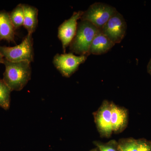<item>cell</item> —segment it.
I'll return each mask as SVG.
<instances>
[{
	"label": "cell",
	"mask_w": 151,
	"mask_h": 151,
	"mask_svg": "<svg viewBox=\"0 0 151 151\" xmlns=\"http://www.w3.org/2000/svg\"><path fill=\"white\" fill-rule=\"evenodd\" d=\"M84 12H75L70 18L66 20L59 26L58 28V36L62 43L63 50L65 53L66 48L70 45L75 36L77 29L78 20L81 19Z\"/></svg>",
	"instance_id": "8"
},
{
	"label": "cell",
	"mask_w": 151,
	"mask_h": 151,
	"mask_svg": "<svg viewBox=\"0 0 151 151\" xmlns=\"http://www.w3.org/2000/svg\"><path fill=\"white\" fill-rule=\"evenodd\" d=\"M93 144L99 151H118V142L112 139L107 142H102L99 141H94Z\"/></svg>",
	"instance_id": "16"
},
{
	"label": "cell",
	"mask_w": 151,
	"mask_h": 151,
	"mask_svg": "<svg viewBox=\"0 0 151 151\" xmlns=\"http://www.w3.org/2000/svg\"><path fill=\"white\" fill-rule=\"evenodd\" d=\"M10 18L15 29L24 24V10L22 4H20L9 13Z\"/></svg>",
	"instance_id": "14"
},
{
	"label": "cell",
	"mask_w": 151,
	"mask_h": 151,
	"mask_svg": "<svg viewBox=\"0 0 151 151\" xmlns=\"http://www.w3.org/2000/svg\"><path fill=\"white\" fill-rule=\"evenodd\" d=\"M89 151H99V150H98V148L97 147L94 148H93L92 149V150H90Z\"/></svg>",
	"instance_id": "20"
},
{
	"label": "cell",
	"mask_w": 151,
	"mask_h": 151,
	"mask_svg": "<svg viewBox=\"0 0 151 151\" xmlns=\"http://www.w3.org/2000/svg\"><path fill=\"white\" fill-rule=\"evenodd\" d=\"M115 44L113 43L100 29L94 37L90 45L89 54L99 55L105 54L111 49Z\"/></svg>",
	"instance_id": "10"
},
{
	"label": "cell",
	"mask_w": 151,
	"mask_h": 151,
	"mask_svg": "<svg viewBox=\"0 0 151 151\" xmlns=\"http://www.w3.org/2000/svg\"><path fill=\"white\" fill-rule=\"evenodd\" d=\"M3 63L5 66L3 81L12 91H20L23 89L31 77V63L11 62L4 58Z\"/></svg>",
	"instance_id": "1"
},
{
	"label": "cell",
	"mask_w": 151,
	"mask_h": 151,
	"mask_svg": "<svg viewBox=\"0 0 151 151\" xmlns=\"http://www.w3.org/2000/svg\"><path fill=\"white\" fill-rule=\"evenodd\" d=\"M97 131L102 138L111 137L113 133L111 125V102L103 101L97 111L93 113Z\"/></svg>",
	"instance_id": "7"
},
{
	"label": "cell",
	"mask_w": 151,
	"mask_h": 151,
	"mask_svg": "<svg viewBox=\"0 0 151 151\" xmlns=\"http://www.w3.org/2000/svg\"><path fill=\"white\" fill-rule=\"evenodd\" d=\"M137 151H151V141L145 139H138Z\"/></svg>",
	"instance_id": "17"
},
{
	"label": "cell",
	"mask_w": 151,
	"mask_h": 151,
	"mask_svg": "<svg viewBox=\"0 0 151 151\" xmlns=\"http://www.w3.org/2000/svg\"><path fill=\"white\" fill-rule=\"evenodd\" d=\"M111 125L113 132L122 133L127 127L129 113L126 108L111 102Z\"/></svg>",
	"instance_id": "9"
},
{
	"label": "cell",
	"mask_w": 151,
	"mask_h": 151,
	"mask_svg": "<svg viewBox=\"0 0 151 151\" xmlns=\"http://www.w3.org/2000/svg\"><path fill=\"white\" fill-rule=\"evenodd\" d=\"M119 148L122 151H137V139L133 138H123L118 141Z\"/></svg>",
	"instance_id": "15"
},
{
	"label": "cell",
	"mask_w": 151,
	"mask_h": 151,
	"mask_svg": "<svg viewBox=\"0 0 151 151\" xmlns=\"http://www.w3.org/2000/svg\"><path fill=\"white\" fill-rule=\"evenodd\" d=\"M99 30L87 21L81 20L78 22L76 33L69 45L71 52L79 55H89L90 45Z\"/></svg>",
	"instance_id": "2"
},
{
	"label": "cell",
	"mask_w": 151,
	"mask_h": 151,
	"mask_svg": "<svg viewBox=\"0 0 151 151\" xmlns=\"http://www.w3.org/2000/svg\"><path fill=\"white\" fill-rule=\"evenodd\" d=\"M15 30L10 18L9 13L5 11H0V41L14 42Z\"/></svg>",
	"instance_id": "11"
},
{
	"label": "cell",
	"mask_w": 151,
	"mask_h": 151,
	"mask_svg": "<svg viewBox=\"0 0 151 151\" xmlns=\"http://www.w3.org/2000/svg\"><path fill=\"white\" fill-rule=\"evenodd\" d=\"M24 10V24L28 34H32L38 25V10L33 6L22 4Z\"/></svg>",
	"instance_id": "12"
},
{
	"label": "cell",
	"mask_w": 151,
	"mask_h": 151,
	"mask_svg": "<svg viewBox=\"0 0 151 151\" xmlns=\"http://www.w3.org/2000/svg\"><path fill=\"white\" fill-rule=\"evenodd\" d=\"M147 70L148 73L151 76V58L149 61L147 66Z\"/></svg>",
	"instance_id": "18"
},
{
	"label": "cell",
	"mask_w": 151,
	"mask_h": 151,
	"mask_svg": "<svg viewBox=\"0 0 151 151\" xmlns=\"http://www.w3.org/2000/svg\"><path fill=\"white\" fill-rule=\"evenodd\" d=\"M0 52L4 59L11 62H33L34 53L32 34H27L18 45L12 47L0 46Z\"/></svg>",
	"instance_id": "3"
},
{
	"label": "cell",
	"mask_w": 151,
	"mask_h": 151,
	"mask_svg": "<svg viewBox=\"0 0 151 151\" xmlns=\"http://www.w3.org/2000/svg\"><path fill=\"white\" fill-rule=\"evenodd\" d=\"M88 56H77L72 52L57 54L53 58V63L63 76L69 77L78 70L79 65L86 61Z\"/></svg>",
	"instance_id": "5"
},
{
	"label": "cell",
	"mask_w": 151,
	"mask_h": 151,
	"mask_svg": "<svg viewBox=\"0 0 151 151\" xmlns=\"http://www.w3.org/2000/svg\"><path fill=\"white\" fill-rule=\"evenodd\" d=\"M12 91L3 79H0V106L4 110L9 108Z\"/></svg>",
	"instance_id": "13"
},
{
	"label": "cell",
	"mask_w": 151,
	"mask_h": 151,
	"mask_svg": "<svg viewBox=\"0 0 151 151\" xmlns=\"http://www.w3.org/2000/svg\"><path fill=\"white\" fill-rule=\"evenodd\" d=\"M117 12L115 7L110 5L94 3L84 12L81 20L90 22L100 29Z\"/></svg>",
	"instance_id": "4"
},
{
	"label": "cell",
	"mask_w": 151,
	"mask_h": 151,
	"mask_svg": "<svg viewBox=\"0 0 151 151\" xmlns=\"http://www.w3.org/2000/svg\"><path fill=\"white\" fill-rule=\"evenodd\" d=\"M127 24L123 15L117 11L100 29L113 43H120L125 37Z\"/></svg>",
	"instance_id": "6"
},
{
	"label": "cell",
	"mask_w": 151,
	"mask_h": 151,
	"mask_svg": "<svg viewBox=\"0 0 151 151\" xmlns=\"http://www.w3.org/2000/svg\"><path fill=\"white\" fill-rule=\"evenodd\" d=\"M118 151H122V150H120V149H119V150H118Z\"/></svg>",
	"instance_id": "21"
},
{
	"label": "cell",
	"mask_w": 151,
	"mask_h": 151,
	"mask_svg": "<svg viewBox=\"0 0 151 151\" xmlns=\"http://www.w3.org/2000/svg\"><path fill=\"white\" fill-rule=\"evenodd\" d=\"M4 57H3L2 55L1 54V52H0V63H3V62H4Z\"/></svg>",
	"instance_id": "19"
}]
</instances>
